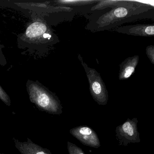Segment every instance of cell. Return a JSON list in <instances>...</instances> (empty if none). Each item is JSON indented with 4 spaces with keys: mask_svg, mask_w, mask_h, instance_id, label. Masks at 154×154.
I'll use <instances>...</instances> for the list:
<instances>
[{
    "mask_svg": "<svg viewBox=\"0 0 154 154\" xmlns=\"http://www.w3.org/2000/svg\"><path fill=\"white\" fill-rule=\"evenodd\" d=\"M129 33L140 36H153L154 35V25H141L135 26L129 30Z\"/></svg>",
    "mask_w": 154,
    "mask_h": 154,
    "instance_id": "obj_8",
    "label": "cell"
},
{
    "mask_svg": "<svg viewBox=\"0 0 154 154\" xmlns=\"http://www.w3.org/2000/svg\"><path fill=\"white\" fill-rule=\"evenodd\" d=\"M138 120L136 118H128L116 129V137L119 145L127 146L130 143L141 142L140 134L137 128Z\"/></svg>",
    "mask_w": 154,
    "mask_h": 154,
    "instance_id": "obj_4",
    "label": "cell"
},
{
    "mask_svg": "<svg viewBox=\"0 0 154 154\" xmlns=\"http://www.w3.org/2000/svg\"><path fill=\"white\" fill-rule=\"evenodd\" d=\"M99 1H90V0H74V1H68V0H62V1H54L57 4L69 5H84L91 4L94 3L98 2Z\"/></svg>",
    "mask_w": 154,
    "mask_h": 154,
    "instance_id": "obj_9",
    "label": "cell"
},
{
    "mask_svg": "<svg viewBox=\"0 0 154 154\" xmlns=\"http://www.w3.org/2000/svg\"><path fill=\"white\" fill-rule=\"evenodd\" d=\"M32 21L24 32L18 34L17 43L18 49L29 52L39 50L40 48L51 43L54 33L48 26L38 17L32 14Z\"/></svg>",
    "mask_w": 154,
    "mask_h": 154,
    "instance_id": "obj_1",
    "label": "cell"
},
{
    "mask_svg": "<svg viewBox=\"0 0 154 154\" xmlns=\"http://www.w3.org/2000/svg\"><path fill=\"white\" fill-rule=\"evenodd\" d=\"M13 140L15 147L21 154H52L49 150L35 143L29 138H27L25 142H20L14 137Z\"/></svg>",
    "mask_w": 154,
    "mask_h": 154,
    "instance_id": "obj_6",
    "label": "cell"
},
{
    "mask_svg": "<svg viewBox=\"0 0 154 154\" xmlns=\"http://www.w3.org/2000/svg\"><path fill=\"white\" fill-rule=\"evenodd\" d=\"M3 48H4V46L0 43V65L4 67L7 65V61L2 52V49Z\"/></svg>",
    "mask_w": 154,
    "mask_h": 154,
    "instance_id": "obj_12",
    "label": "cell"
},
{
    "mask_svg": "<svg viewBox=\"0 0 154 154\" xmlns=\"http://www.w3.org/2000/svg\"><path fill=\"white\" fill-rule=\"evenodd\" d=\"M79 59L87 74L91 96L99 105H105L108 100V93L99 73L94 69L88 67L80 55H79Z\"/></svg>",
    "mask_w": 154,
    "mask_h": 154,
    "instance_id": "obj_3",
    "label": "cell"
},
{
    "mask_svg": "<svg viewBox=\"0 0 154 154\" xmlns=\"http://www.w3.org/2000/svg\"><path fill=\"white\" fill-rule=\"evenodd\" d=\"M67 149L69 154H85L81 148L69 142H67Z\"/></svg>",
    "mask_w": 154,
    "mask_h": 154,
    "instance_id": "obj_10",
    "label": "cell"
},
{
    "mask_svg": "<svg viewBox=\"0 0 154 154\" xmlns=\"http://www.w3.org/2000/svg\"><path fill=\"white\" fill-rule=\"evenodd\" d=\"M138 61V56L127 59L120 65L119 79L121 80L128 78L134 73Z\"/></svg>",
    "mask_w": 154,
    "mask_h": 154,
    "instance_id": "obj_7",
    "label": "cell"
},
{
    "mask_svg": "<svg viewBox=\"0 0 154 154\" xmlns=\"http://www.w3.org/2000/svg\"><path fill=\"white\" fill-rule=\"evenodd\" d=\"M146 54L152 62L154 63V47L149 46L146 49Z\"/></svg>",
    "mask_w": 154,
    "mask_h": 154,
    "instance_id": "obj_13",
    "label": "cell"
},
{
    "mask_svg": "<svg viewBox=\"0 0 154 154\" xmlns=\"http://www.w3.org/2000/svg\"><path fill=\"white\" fill-rule=\"evenodd\" d=\"M127 2H134L140 3L143 4L147 5L150 6L154 7V0H143V1H138V0H130L127 1Z\"/></svg>",
    "mask_w": 154,
    "mask_h": 154,
    "instance_id": "obj_14",
    "label": "cell"
},
{
    "mask_svg": "<svg viewBox=\"0 0 154 154\" xmlns=\"http://www.w3.org/2000/svg\"><path fill=\"white\" fill-rule=\"evenodd\" d=\"M0 99L6 105L8 106V107L11 106V98L7 93L4 90L1 86V85H0Z\"/></svg>",
    "mask_w": 154,
    "mask_h": 154,
    "instance_id": "obj_11",
    "label": "cell"
},
{
    "mask_svg": "<svg viewBox=\"0 0 154 154\" xmlns=\"http://www.w3.org/2000/svg\"><path fill=\"white\" fill-rule=\"evenodd\" d=\"M26 89L30 101L42 112L54 115L63 113V107L56 94L38 81L28 80Z\"/></svg>",
    "mask_w": 154,
    "mask_h": 154,
    "instance_id": "obj_2",
    "label": "cell"
},
{
    "mask_svg": "<svg viewBox=\"0 0 154 154\" xmlns=\"http://www.w3.org/2000/svg\"><path fill=\"white\" fill-rule=\"evenodd\" d=\"M69 133L86 146L98 148L101 146L97 133L89 127L79 126L70 129Z\"/></svg>",
    "mask_w": 154,
    "mask_h": 154,
    "instance_id": "obj_5",
    "label": "cell"
},
{
    "mask_svg": "<svg viewBox=\"0 0 154 154\" xmlns=\"http://www.w3.org/2000/svg\"><path fill=\"white\" fill-rule=\"evenodd\" d=\"M0 154H4V153H0Z\"/></svg>",
    "mask_w": 154,
    "mask_h": 154,
    "instance_id": "obj_15",
    "label": "cell"
}]
</instances>
